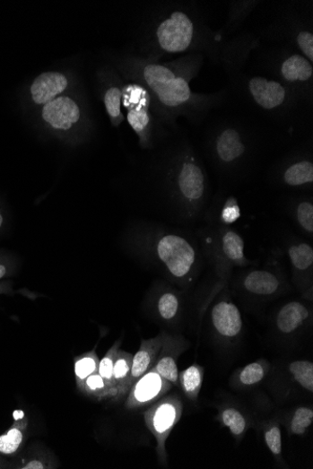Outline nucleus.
<instances>
[{"instance_id": "obj_1", "label": "nucleus", "mask_w": 313, "mask_h": 469, "mask_svg": "<svg viewBox=\"0 0 313 469\" xmlns=\"http://www.w3.org/2000/svg\"><path fill=\"white\" fill-rule=\"evenodd\" d=\"M120 243L136 257L161 267L181 285L194 282L204 254L196 232L190 228L138 223L125 228Z\"/></svg>"}, {"instance_id": "obj_2", "label": "nucleus", "mask_w": 313, "mask_h": 469, "mask_svg": "<svg viewBox=\"0 0 313 469\" xmlns=\"http://www.w3.org/2000/svg\"><path fill=\"white\" fill-rule=\"evenodd\" d=\"M196 232L204 254L220 265L247 266L250 264L245 255L244 239L232 227L206 225Z\"/></svg>"}, {"instance_id": "obj_3", "label": "nucleus", "mask_w": 313, "mask_h": 469, "mask_svg": "<svg viewBox=\"0 0 313 469\" xmlns=\"http://www.w3.org/2000/svg\"><path fill=\"white\" fill-rule=\"evenodd\" d=\"M182 402L178 395L161 397L144 413L143 418L149 430L157 441L161 460L166 459L165 443L182 415Z\"/></svg>"}, {"instance_id": "obj_4", "label": "nucleus", "mask_w": 313, "mask_h": 469, "mask_svg": "<svg viewBox=\"0 0 313 469\" xmlns=\"http://www.w3.org/2000/svg\"><path fill=\"white\" fill-rule=\"evenodd\" d=\"M143 76L160 100L170 108H176L191 97L189 84L183 78L176 77L170 69L149 65L144 68Z\"/></svg>"}, {"instance_id": "obj_5", "label": "nucleus", "mask_w": 313, "mask_h": 469, "mask_svg": "<svg viewBox=\"0 0 313 469\" xmlns=\"http://www.w3.org/2000/svg\"><path fill=\"white\" fill-rule=\"evenodd\" d=\"M173 387L169 380L163 378L154 369L137 379L129 391L125 402L127 410H138L150 406L163 397Z\"/></svg>"}, {"instance_id": "obj_6", "label": "nucleus", "mask_w": 313, "mask_h": 469, "mask_svg": "<svg viewBox=\"0 0 313 469\" xmlns=\"http://www.w3.org/2000/svg\"><path fill=\"white\" fill-rule=\"evenodd\" d=\"M157 36L163 50L170 53L183 52L191 45L194 25L185 13L176 12L160 25Z\"/></svg>"}, {"instance_id": "obj_7", "label": "nucleus", "mask_w": 313, "mask_h": 469, "mask_svg": "<svg viewBox=\"0 0 313 469\" xmlns=\"http://www.w3.org/2000/svg\"><path fill=\"white\" fill-rule=\"evenodd\" d=\"M211 325L215 334L224 339L239 337L243 329L241 313L231 301H218L211 310Z\"/></svg>"}, {"instance_id": "obj_8", "label": "nucleus", "mask_w": 313, "mask_h": 469, "mask_svg": "<svg viewBox=\"0 0 313 469\" xmlns=\"http://www.w3.org/2000/svg\"><path fill=\"white\" fill-rule=\"evenodd\" d=\"M239 287L249 296L269 298L282 291L283 280L279 273L274 270L256 269L245 274Z\"/></svg>"}, {"instance_id": "obj_9", "label": "nucleus", "mask_w": 313, "mask_h": 469, "mask_svg": "<svg viewBox=\"0 0 313 469\" xmlns=\"http://www.w3.org/2000/svg\"><path fill=\"white\" fill-rule=\"evenodd\" d=\"M78 105L68 97H59L48 102L43 110V117L53 129L69 131L80 119Z\"/></svg>"}, {"instance_id": "obj_10", "label": "nucleus", "mask_w": 313, "mask_h": 469, "mask_svg": "<svg viewBox=\"0 0 313 469\" xmlns=\"http://www.w3.org/2000/svg\"><path fill=\"white\" fill-rule=\"evenodd\" d=\"M167 333H161L151 339H143L139 351L134 355L131 376L128 382L129 391L145 373L153 369L165 343Z\"/></svg>"}, {"instance_id": "obj_11", "label": "nucleus", "mask_w": 313, "mask_h": 469, "mask_svg": "<svg viewBox=\"0 0 313 469\" xmlns=\"http://www.w3.org/2000/svg\"><path fill=\"white\" fill-rule=\"evenodd\" d=\"M283 243L290 264L300 279L310 275L313 265L312 243L296 234H289Z\"/></svg>"}, {"instance_id": "obj_12", "label": "nucleus", "mask_w": 313, "mask_h": 469, "mask_svg": "<svg viewBox=\"0 0 313 469\" xmlns=\"http://www.w3.org/2000/svg\"><path fill=\"white\" fill-rule=\"evenodd\" d=\"M310 309L302 302L291 301L283 305L274 319L276 330L284 335L300 332L310 319Z\"/></svg>"}, {"instance_id": "obj_13", "label": "nucleus", "mask_w": 313, "mask_h": 469, "mask_svg": "<svg viewBox=\"0 0 313 469\" xmlns=\"http://www.w3.org/2000/svg\"><path fill=\"white\" fill-rule=\"evenodd\" d=\"M28 431L29 419L23 412L16 411L11 428L0 435V456L13 458L22 451L28 439Z\"/></svg>"}, {"instance_id": "obj_14", "label": "nucleus", "mask_w": 313, "mask_h": 469, "mask_svg": "<svg viewBox=\"0 0 313 469\" xmlns=\"http://www.w3.org/2000/svg\"><path fill=\"white\" fill-rule=\"evenodd\" d=\"M184 346V340L179 336L167 334L165 343L153 369L171 385L179 386V372L176 355Z\"/></svg>"}, {"instance_id": "obj_15", "label": "nucleus", "mask_w": 313, "mask_h": 469, "mask_svg": "<svg viewBox=\"0 0 313 469\" xmlns=\"http://www.w3.org/2000/svg\"><path fill=\"white\" fill-rule=\"evenodd\" d=\"M153 309L161 322L175 325L182 312L181 294L171 288L162 287L154 294Z\"/></svg>"}, {"instance_id": "obj_16", "label": "nucleus", "mask_w": 313, "mask_h": 469, "mask_svg": "<svg viewBox=\"0 0 313 469\" xmlns=\"http://www.w3.org/2000/svg\"><path fill=\"white\" fill-rule=\"evenodd\" d=\"M68 87L66 76L60 73L49 72L39 75L33 82L30 92L37 104H47Z\"/></svg>"}, {"instance_id": "obj_17", "label": "nucleus", "mask_w": 313, "mask_h": 469, "mask_svg": "<svg viewBox=\"0 0 313 469\" xmlns=\"http://www.w3.org/2000/svg\"><path fill=\"white\" fill-rule=\"evenodd\" d=\"M248 88L256 101L265 109L278 108L285 99V90L274 81L256 77L249 81Z\"/></svg>"}, {"instance_id": "obj_18", "label": "nucleus", "mask_w": 313, "mask_h": 469, "mask_svg": "<svg viewBox=\"0 0 313 469\" xmlns=\"http://www.w3.org/2000/svg\"><path fill=\"white\" fill-rule=\"evenodd\" d=\"M53 456L47 453L40 446L31 445L24 447L16 456L9 461L8 468L15 469H52L56 468Z\"/></svg>"}, {"instance_id": "obj_19", "label": "nucleus", "mask_w": 313, "mask_h": 469, "mask_svg": "<svg viewBox=\"0 0 313 469\" xmlns=\"http://www.w3.org/2000/svg\"><path fill=\"white\" fill-rule=\"evenodd\" d=\"M215 149L218 160L225 164L239 161L246 153L239 133L233 129L225 130L218 136Z\"/></svg>"}, {"instance_id": "obj_20", "label": "nucleus", "mask_w": 313, "mask_h": 469, "mask_svg": "<svg viewBox=\"0 0 313 469\" xmlns=\"http://www.w3.org/2000/svg\"><path fill=\"white\" fill-rule=\"evenodd\" d=\"M134 355L118 350L114 365V380L118 389V400L128 395V382L131 376Z\"/></svg>"}, {"instance_id": "obj_21", "label": "nucleus", "mask_w": 313, "mask_h": 469, "mask_svg": "<svg viewBox=\"0 0 313 469\" xmlns=\"http://www.w3.org/2000/svg\"><path fill=\"white\" fill-rule=\"evenodd\" d=\"M79 391L98 401L107 399L118 400V389L109 386L99 373L90 376L85 382L83 383Z\"/></svg>"}, {"instance_id": "obj_22", "label": "nucleus", "mask_w": 313, "mask_h": 469, "mask_svg": "<svg viewBox=\"0 0 313 469\" xmlns=\"http://www.w3.org/2000/svg\"><path fill=\"white\" fill-rule=\"evenodd\" d=\"M289 187H301L313 182V163L310 161H299L286 168L283 176Z\"/></svg>"}, {"instance_id": "obj_23", "label": "nucleus", "mask_w": 313, "mask_h": 469, "mask_svg": "<svg viewBox=\"0 0 313 469\" xmlns=\"http://www.w3.org/2000/svg\"><path fill=\"white\" fill-rule=\"evenodd\" d=\"M100 359L96 351L83 353L74 358V370L77 389L80 390L83 383L91 375L98 373Z\"/></svg>"}, {"instance_id": "obj_24", "label": "nucleus", "mask_w": 313, "mask_h": 469, "mask_svg": "<svg viewBox=\"0 0 313 469\" xmlns=\"http://www.w3.org/2000/svg\"><path fill=\"white\" fill-rule=\"evenodd\" d=\"M291 220L295 222L302 238L313 242V204L309 201L300 202L294 211Z\"/></svg>"}, {"instance_id": "obj_25", "label": "nucleus", "mask_w": 313, "mask_h": 469, "mask_svg": "<svg viewBox=\"0 0 313 469\" xmlns=\"http://www.w3.org/2000/svg\"><path fill=\"white\" fill-rule=\"evenodd\" d=\"M204 379V369L194 365L179 374V386L186 396L191 400H196L202 388Z\"/></svg>"}, {"instance_id": "obj_26", "label": "nucleus", "mask_w": 313, "mask_h": 469, "mask_svg": "<svg viewBox=\"0 0 313 469\" xmlns=\"http://www.w3.org/2000/svg\"><path fill=\"white\" fill-rule=\"evenodd\" d=\"M282 72L288 81H307L312 76L313 70L306 58L293 56L283 63Z\"/></svg>"}, {"instance_id": "obj_27", "label": "nucleus", "mask_w": 313, "mask_h": 469, "mask_svg": "<svg viewBox=\"0 0 313 469\" xmlns=\"http://www.w3.org/2000/svg\"><path fill=\"white\" fill-rule=\"evenodd\" d=\"M241 218L240 207L237 200L229 198L221 208L218 216L207 221V226L231 227Z\"/></svg>"}, {"instance_id": "obj_28", "label": "nucleus", "mask_w": 313, "mask_h": 469, "mask_svg": "<svg viewBox=\"0 0 313 469\" xmlns=\"http://www.w3.org/2000/svg\"><path fill=\"white\" fill-rule=\"evenodd\" d=\"M290 372L307 391L313 392V364L309 360H296L290 365Z\"/></svg>"}, {"instance_id": "obj_29", "label": "nucleus", "mask_w": 313, "mask_h": 469, "mask_svg": "<svg viewBox=\"0 0 313 469\" xmlns=\"http://www.w3.org/2000/svg\"><path fill=\"white\" fill-rule=\"evenodd\" d=\"M120 345H121V340H117V343L108 352L106 356H104L100 360V364H99V369H98L99 375L104 380H106L109 386H111L113 387H117L116 382L114 380V365H115V360H116L117 352L120 349Z\"/></svg>"}, {"instance_id": "obj_30", "label": "nucleus", "mask_w": 313, "mask_h": 469, "mask_svg": "<svg viewBox=\"0 0 313 469\" xmlns=\"http://www.w3.org/2000/svg\"><path fill=\"white\" fill-rule=\"evenodd\" d=\"M222 422L231 433L237 437L241 436L247 428L244 416L236 409L230 408L223 411L222 414Z\"/></svg>"}, {"instance_id": "obj_31", "label": "nucleus", "mask_w": 313, "mask_h": 469, "mask_svg": "<svg viewBox=\"0 0 313 469\" xmlns=\"http://www.w3.org/2000/svg\"><path fill=\"white\" fill-rule=\"evenodd\" d=\"M313 421V411L309 408H300L296 411L291 421V430L293 434L302 436Z\"/></svg>"}, {"instance_id": "obj_32", "label": "nucleus", "mask_w": 313, "mask_h": 469, "mask_svg": "<svg viewBox=\"0 0 313 469\" xmlns=\"http://www.w3.org/2000/svg\"><path fill=\"white\" fill-rule=\"evenodd\" d=\"M128 121L133 129L141 136L143 143H148L145 129L150 123V117L147 112L142 109L132 110L128 115Z\"/></svg>"}, {"instance_id": "obj_33", "label": "nucleus", "mask_w": 313, "mask_h": 469, "mask_svg": "<svg viewBox=\"0 0 313 469\" xmlns=\"http://www.w3.org/2000/svg\"><path fill=\"white\" fill-rule=\"evenodd\" d=\"M265 375V369L260 362H253L243 369L239 379L244 386L257 385Z\"/></svg>"}, {"instance_id": "obj_34", "label": "nucleus", "mask_w": 313, "mask_h": 469, "mask_svg": "<svg viewBox=\"0 0 313 469\" xmlns=\"http://www.w3.org/2000/svg\"><path fill=\"white\" fill-rule=\"evenodd\" d=\"M16 260L10 253L0 250V282L8 280L15 274Z\"/></svg>"}, {"instance_id": "obj_35", "label": "nucleus", "mask_w": 313, "mask_h": 469, "mask_svg": "<svg viewBox=\"0 0 313 469\" xmlns=\"http://www.w3.org/2000/svg\"><path fill=\"white\" fill-rule=\"evenodd\" d=\"M120 100L121 93L117 88H111L104 96V103H106L107 109L111 117H118L120 116Z\"/></svg>"}, {"instance_id": "obj_36", "label": "nucleus", "mask_w": 313, "mask_h": 469, "mask_svg": "<svg viewBox=\"0 0 313 469\" xmlns=\"http://www.w3.org/2000/svg\"><path fill=\"white\" fill-rule=\"evenodd\" d=\"M265 443L271 453L279 456L282 453V434L278 426L269 430L265 435Z\"/></svg>"}, {"instance_id": "obj_37", "label": "nucleus", "mask_w": 313, "mask_h": 469, "mask_svg": "<svg viewBox=\"0 0 313 469\" xmlns=\"http://www.w3.org/2000/svg\"><path fill=\"white\" fill-rule=\"evenodd\" d=\"M299 45L303 53L310 59L313 60V36L309 32H302L298 38Z\"/></svg>"}, {"instance_id": "obj_38", "label": "nucleus", "mask_w": 313, "mask_h": 469, "mask_svg": "<svg viewBox=\"0 0 313 469\" xmlns=\"http://www.w3.org/2000/svg\"><path fill=\"white\" fill-rule=\"evenodd\" d=\"M13 293V282L5 280L0 282V295L5 294L10 295Z\"/></svg>"}, {"instance_id": "obj_39", "label": "nucleus", "mask_w": 313, "mask_h": 469, "mask_svg": "<svg viewBox=\"0 0 313 469\" xmlns=\"http://www.w3.org/2000/svg\"><path fill=\"white\" fill-rule=\"evenodd\" d=\"M7 221L4 217V214L0 211V236L7 230L6 228Z\"/></svg>"}, {"instance_id": "obj_40", "label": "nucleus", "mask_w": 313, "mask_h": 469, "mask_svg": "<svg viewBox=\"0 0 313 469\" xmlns=\"http://www.w3.org/2000/svg\"><path fill=\"white\" fill-rule=\"evenodd\" d=\"M9 467V460L7 457L0 456V469L3 468H8Z\"/></svg>"}]
</instances>
